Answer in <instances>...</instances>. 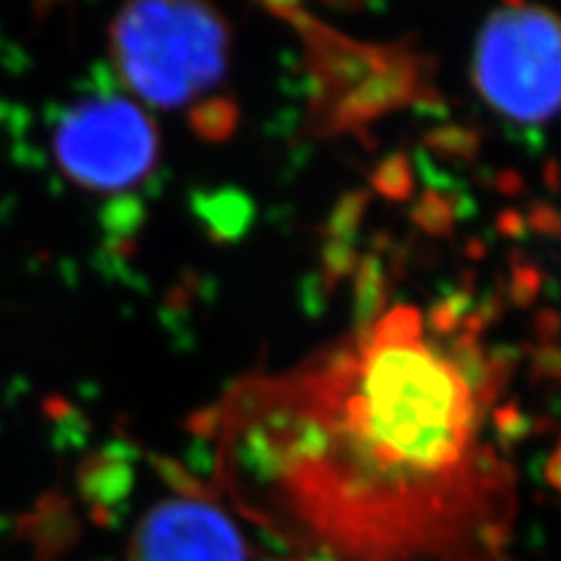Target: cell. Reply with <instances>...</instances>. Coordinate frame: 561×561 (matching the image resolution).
Wrapping results in <instances>:
<instances>
[{
    "label": "cell",
    "instance_id": "cell-8",
    "mask_svg": "<svg viewBox=\"0 0 561 561\" xmlns=\"http://www.w3.org/2000/svg\"><path fill=\"white\" fill-rule=\"evenodd\" d=\"M129 466L122 463L113 454H96L84 463L80 472L82 494L94 501H115L119 494H125L129 484Z\"/></svg>",
    "mask_w": 561,
    "mask_h": 561
},
{
    "label": "cell",
    "instance_id": "cell-9",
    "mask_svg": "<svg viewBox=\"0 0 561 561\" xmlns=\"http://www.w3.org/2000/svg\"><path fill=\"white\" fill-rule=\"evenodd\" d=\"M192 127L206 140H225L237 129L239 111L227 99H208L192 108L190 115Z\"/></svg>",
    "mask_w": 561,
    "mask_h": 561
},
{
    "label": "cell",
    "instance_id": "cell-11",
    "mask_svg": "<svg viewBox=\"0 0 561 561\" xmlns=\"http://www.w3.org/2000/svg\"><path fill=\"white\" fill-rule=\"evenodd\" d=\"M136 214H140V204L131 202L129 197H122L115 204H111L108 214H105V225H108L113 232L129 234L138 225V220L134 218Z\"/></svg>",
    "mask_w": 561,
    "mask_h": 561
},
{
    "label": "cell",
    "instance_id": "cell-5",
    "mask_svg": "<svg viewBox=\"0 0 561 561\" xmlns=\"http://www.w3.org/2000/svg\"><path fill=\"white\" fill-rule=\"evenodd\" d=\"M61 171L84 190L122 192L146 181L160 157V134L138 103L101 96L70 108L55 129Z\"/></svg>",
    "mask_w": 561,
    "mask_h": 561
},
{
    "label": "cell",
    "instance_id": "cell-7",
    "mask_svg": "<svg viewBox=\"0 0 561 561\" xmlns=\"http://www.w3.org/2000/svg\"><path fill=\"white\" fill-rule=\"evenodd\" d=\"M192 210L206 225L208 237L218 243H234L251 230L255 206L245 192L222 187L216 192H199L192 199Z\"/></svg>",
    "mask_w": 561,
    "mask_h": 561
},
{
    "label": "cell",
    "instance_id": "cell-1",
    "mask_svg": "<svg viewBox=\"0 0 561 561\" xmlns=\"http://www.w3.org/2000/svg\"><path fill=\"white\" fill-rule=\"evenodd\" d=\"M503 367L451 305H398L195 431L239 511L295 561H503L517 478L491 437Z\"/></svg>",
    "mask_w": 561,
    "mask_h": 561
},
{
    "label": "cell",
    "instance_id": "cell-6",
    "mask_svg": "<svg viewBox=\"0 0 561 561\" xmlns=\"http://www.w3.org/2000/svg\"><path fill=\"white\" fill-rule=\"evenodd\" d=\"M131 561H249L237 524L216 503L181 496L157 503L131 536Z\"/></svg>",
    "mask_w": 561,
    "mask_h": 561
},
{
    "label": "cell",
    "instance_id": "cell-12",
    "mask_svg": "<svg viewBox=\"0 0 561 561\" xmlns=\"http://www.w3.org/2000/svg\"><path fill=\"white\" fill-rule=\"evenodd\" d=\"M546 480L552 489H557L561 494V443L557 445V449L550 454V459L546 463Z\"/></svg>",
    "mask_w": 561,
    "mask_h": 561
},
{
    "label": "cell",
    "instance_id": "cell-10",
    "mask_svg": "<svg viewBox=\"0 0 561 561\" xmlns=\"http://www.w3.org/2000/svg\"><path fill=\"white\" fill-rule=\"evenodd\" d=\"M377 190L389 197H405L410 190V171L402 157H391L377 171Z\"/></svg>",
    "mask_w": 561,
    "mask_h": 561
},
{
    "label": "cell",
    "instance_id": "cell-4",
    "mask_svg": "<svg viewBox=\"0 0 561 561\" xmlns=\"http://www.w3.org/2000/svg\"><path fill=\"white\" fill-rule=\"evenodd\" d=\"M472 80L491 108L538 125L561 111V20L538 5H505L480 31Z\"/></svg>",
    "mask_w": 561,
    "mask_h": 561
},
{
    "label": "cell",
    "instance_id": "cell-2",
    "mask_svg": "<svg viewBox=\"0 0 561 561\" xmlns=\"http://www.w3.org/2000/svg\"><path fill=\"white\" fill-rule=\"evenodd\" d=\"M305 38L313 82L311 119L321 134L365 129L383 115L437 103L431 61L408 43L348 38L297 5H270Z\"/></svg>",
    "mask_w": 561,
    "mask_h": 561
},
{
    "label": "cell",
    "instance_id": "cell-3",
    "mask_svg": "<svg viewBox=\"0 0 561 561\" xmlns=\"http://www.w3.org/2000/svg\"><path fill=\"white\" fill-rule=\"evenodd\" d=\"M111 49L134 94L157 108H179L222 80L230 28L210 5L148 0L115 16Z\"/></svg>",
    "mask_w": 561,
    "mask_h": 561
}]
</instances>
